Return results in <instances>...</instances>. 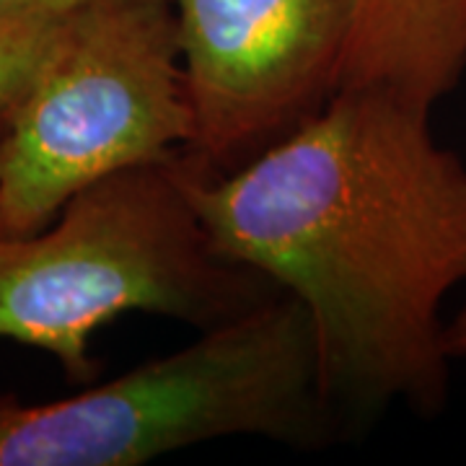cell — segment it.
Here are the masks:
<instances>
[{
  "instance_id": "obj_1",
  "label": "cell",
  "mask_w": 466,
  "mask_h": 466,
  "mask_svg": "<svg viewBox=\"0 0 466 466\" xmlns=\"http://www.w3.org/2000/svg\"><path fill=\"white\" fill-rule=\"evenodd\" d=\"M182 164L216 249L303 306L342 433L391 407L443 412V303L466 283V161L435 140L431 109L339 88L236 171L205 174L184 153Z\"/></svg>"
},
{
  "instance_id": "obj_2",
  "label": "cell",
  "mask_w": 466,
  "mask_h": 466,
  "mask_svg": "<svg viewBox=\"0 0 466 466\" xmlns=\"http://www.w3.org/2000/svg\"><path fill=\"white\" fill-rule=\"evenodd\" d=\"M278 293L216 249L182 153L88 184L42 231L0 236V339L52 355L67 383L96 379L91 339L116 317L156 314L202 332Z\"/></svg>"
},
{
  "instance_id": "obj_3",
  "label": "cell",
  "mask_w": 466,
  "mask_h": 466,
  "mask_svg": "<svg viewBox=\"0 0 466 466\" xmlns=\"http://www.w3.org/2000/svg\"><path fill=\"white\" fill-rule=\"evenodd\" d=\"M337 435L311 321L283 290L76 397L0 394V466H137L220 438L321 449Z\"/></svg>"
},
{
  "instance_id": "obj_4",
  "label": "cell",
  "mask_w": 466,
  "mask_h": 466,
  "mask_svg": "<svg viewBox=\"0 0 466 466\" xmlns=\"http://www.w3.org/2000/svg\"><path fill=\"white\" fill-rule=\"evenodd\" d=\"M192 137L171 0H94L67 14L0 135V236L47 228L122 168L168 161Z\"/></svg>"
},
{
  "instance_id": "obj_5",
  "label": "cell",
  "mask_w": 466,
  "mask_h": 466,
  "mask_svg": "<svg viewBox=\"0 0 466 466\" xmlns=\"http://www.w3.org/2000/svg\"><path fill=\"white\" fill-rule=\"evenodd\" d=\"M192 137L184 158L228 174L339 91L358 0H171Z\"/></svg>"
},
{
  "instance_id": "obj_6",
  "label": "cell",
  "mask_w": 466,
  "mask_h": 466,
  "mask_svg": "<svg viewBox=\"0 0 466 466\" xmlns=\"http://www.w3.org/2000/svg\"><path fill=\"white\" fill-rule=\"evenodd\" d=\"M466 76V0H358L339 88L431 109Z\"/></svg>"
},
{
  "instance_id": "obj_7",
  "label": "cell",
  "mask_w": 466,
  "mask_h": 466,
  "mask_svg": "<svg viewBox=\"0 0 466 466\" xmlns=\"http://www.w3.org/2000/svg\"><path fill=\"white\" fill-rule=\"evenodd\" d=\"M70 11L0 8V135L47 60Z\"/></svg>"
},
{
  "instance_id": "obj_8",
  "label": "cell",
  "mask_w": 466,
  "mask_h": 466,
  "mask_svg": "<svg viewBox=\"0 0 466 466\" xmlns=\"http://www.w3.org/2000/svg\"><path fill=\"white\" fill-rule=\"evenodd\" d=\"M443 342H446V352H449V358L453 363L456 360H466V306L461 311H456L451 319H446Z\"/></svg>"
},
{
  "instance_id": "obj_9",
  "label": "cell",
  "mask_w": 466,
  "mask_h": 466,
  "mask_svg": "<svg viewBox=\"0 0 466 466\" xmlns=\"http://www.w3.org/2000/svg\"><path fill=\"white\" fill-rule=\"evenodd\" d=\"M86 3H94V0H0V8H78Z\"/></svg>"
}]
</instances>
